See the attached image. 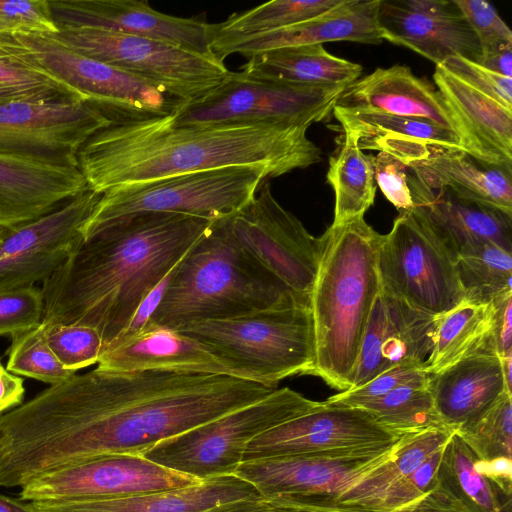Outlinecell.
<instances>
[{
	"mask_svg": "<svg viewBox=\"0 0 512 512\" xmlns=\"http://www.w3.org/2000/svg\"><path fill=\"white\" fill-rule=\"evenodd\" d=\"M275 389L213 374L96 367L0 416V487L85 459L141 455Z\"/></svg>",
	"mask_w": 512,
	"mask_h": 512,
	"instance_id": "obj_1",
	"label": "cell"
},
{
	"mask_svg": "<svg viewBox=\"0 0 512 512\" xmlns=\"http://www.w3.org/2000/svg\"><path fill=\"white\" fill-rule=\"evenodd\" d=\"M211 222L182 214L143 213L83 230L74 252L42 282L41 323L90 326L99 332L104 350L131 327Z\"/></svg>",
	"mask_w": 512,
	"mask_h": 512,
	"instance_id": "obj_2",
	"label": "cell"
},
{
	"mask_svg": "<svg viewBox=\"0 0 512 512\" xmlns=\"http://www.w3.org/2000/svg\"><path fill=\"white\" fill-rule=\"evenodd\" d=\"M308 128L269 123L174 127L164 115L111 118L78 151V168L88 189L99 194L224 167H261L275 178L321 161Z\"/></svg>",
	"mask_w": 512,
	"mask_h": 512,
	"instance_id": "obj_3",
	"label": "cell"
},
{
	"mask_svg": "<svg viewBox=\"0 0 512 512\" xmlns=\"http://www.w3.org/2000/svg\"><path fill=\"white\" fill-rule=\"evenodd\" d=\"M383 235L364 217L332 225L319 240L309 296L318 376L341 392L350 389L362 338L380 290L378 254Z\"/></svg>",
	"mask_w": 512,
	"mask_h": 512,
	"instance_id": "obj_4",
	"label": "cell"
},
{
	"mask_svg": "<svg viewBox=\"0 0 512 512\" xmlns=\"http://www.w3.org/2000/svg\"><path fill=\"white\" fill-rule=\"evenodd\" d=\"M293 298L309 300L252 261L215 220L161 285L148 320L176 329L245 315Z\"/></svg>",
	"mask_w": 512,
	"mask_h": 512,
	"instance_id": "obj_5",
	"label": "cell"
},
{
	"mask_svg": "<svg viewBox=\"0 0 512 512\" xmlns=\"http://www.w3.org/2000/svg\"><path fill=\"white\" fill-rule=\"evenodd\" d=\"M175 330L215 350L254 382L277 388L290 376L308 374L314 363L309 300L293 298L245 315L191 322Z\"/></svg>",
	"mask_w": 512,
	"mask_h": 512,
	"instance_id": "obj_6",
	"label": "cell"
},
{
	"mask_svg": "<svg viewBox=\"0 0 512 512\" xmlns=\"http://www.w3.org/2000/svg\"><path fill=\"white\" fill-rule=\"evenodd\" d=\"M270 173L261 167H224L124 184L104 191L83 230L100 229L143 213H174L215 221L256 195Z\"/></svg>",
	"mask_w": 512,
	"mask_h": 512,
	"instance_id": "obj_7",
	"label": "cell"
},
{
	"mask_svg": "<svg viewBox=\"0 0 512 512\" xmlns=\"http://www.w3.org/2000/svg\"><path fill=\"white\" fill-rule=\"evenodd\" d=\"M321 404L288 387L277 388L252 404L159 442L141 455L200 481L232 476L255 437Z\"/></svg>",
	"mask_w": 512,
	"mask_h": 512,
	"instance_id": "obj_8",
	"label": "cell"
},
{
	"mask_svg": "<svg viewBox=\"0 0 512 512\" xmlns=\"http://www.w3.org/2000/svg\"><path fill=\"white\" fill-rule=\"evenodd\" d=\"M347 85H303L229 72L199 99L181 103L164 115L174 127L238 123L310 127L327 118Z\"/></svg>",
	"mask_w": 512,
	"mask_h": 512,
	"instance_id": "obj_9",
	"label": "cell"
},
{
	"mask_svg": "<svg viewBox=\"0 0 512 512\" xmlns=\"http://www.w3.org/2000/svg\"><path fill=\"white\" fill-rule=\"evenodd\" d=\"M380 289L416 311L439 316L464 298L456 255L417 208L400 213L378 254Z\"/></svg>",
	"mask_w": 512,
	"mask_h": 512,
	"instance_id": "obj_10",
	"label": "cell"
},
{
	"mask_svg": "<svg viewBox=\"0 0 512 512\" xmlns=\"http://www.w3.org/2000/svg\"><path fill=\"white\" fill-rule=\"evenodd\" d=\"M60 42L136 76L184 103L201 98L229 74L224 61L165 42L90 27L60 28Z\"/></svg>",
	"mask_w": 512,
	"mask_h": 512,
	"instance_id": "obj_11",
	"label": "cell"
},
{
	"mask_svg": "<svg viewBox=\"0 0 512 512\" xmlns=\"http://www.w3.org/2000/svg\"><path fill=\"white\" fill-rule=\"evenodd\" d=\"M0 45L44 69L111 118L167 115L182 103L136 76L71 49L53 34L0 35Z\"/></svg>",
	"mask_w": 512,
	"mask_h": 512,
	"instance_id": "obj_12",
	"label": "cell"
},
{
	"mask_svg": "<svg viewBox=\"0 0 512 512\" xmlns=\"http://www.w3.org/2000/svg\"><path fill=\"white\" fill-rule=\"evenodd\" d=\"M236 213L218 219L231 241L294 293L309 298L319 261V240L271 193L269 179Z\"/></svg>",
	"mask_w": 512,
	"mask_h": 512,
	"instance_id": "obj_13",
	"label": "cell"
},
{
	"mask_svg": "<svg viewBox=\"0 0 512 512\" xmlns=\"http://www.w3.org/2000/svg\"><path fill=\"white\" fill-rule=\"evenodd\" d=\"M111 117L80 96L0 103V154L78 168L77 154Z\"/></svg>",
	"mask_w": 512,
	"mask_h": 512,
	"instance_id": "obj_14",
	"label": "cell"
},
{
	"mask_svg": "<svg viewBox=\"0 0 512 512\" xmlns=\"http://www.w3.org/2000/svg\"><path fill=\"white\" fill-rule=\"evenodd\" d=\"M200 482L143 455L109 454L40 475L20 488L18 499L24 502L116 499Z\"/></svg>",
	"mask_w": 512,
	"mask_h": 512,
	"instance_id": "obj_15",
	"label": "cell"
},
{
	"mask_svg": "<svg viewBox=\"0 0 512 512\" xmlns=\"http://www.w3.org/2000/svg\"><path fill=\"white\" fill-rule=\"evenodd\" d=\"M406 434L379 446L243 461L234 475L267 500L333 495L391 459Z\"/></svg>",
	"mask_w": 512,
	"mask_h": 512,
	"instance_id": "obj_16",
	"label": "cell"
},
{
	"mask_svg": "<svg viewBox=\"0 0 512 512\" xmlns=\"http://www.w3.org/2000/svg\"><path fill=\"white\" fill-rule=\"evenodd\" d=\"M101 194L87 190L55 210L6 228L0 240V291L49 278L74 252Z\"/></svg>",
	"mask_w": 512,
	"mask_h": 512,
	"instance_id": "obj_17",
	"label": "cell"
},
{
	"mask_svg": "<svg viewBox=\"0 0 512 512\" xmlns=\"http://www.w3.org/2000/svg\"><path fill=\"white\" fill-rule=\"evenodd\" d=\"M401 436L362 408L324 401L316 409L255 437L247 445L243 461L379 446Z\"/></svg>",
	"mask_w": 512,
	"mask_h": 512,
	"instance_id": "obj_18",
	"label": "cell"
},
{
	"mask_svg": "<svg viewBox=\"0 0 512 512\" xmlns=\"http://www.w3.org/2000/svg\"><path fill=\"white\" fill-rule=\"evenodd\" d=\"M377 23L383 40L441 65L451 57L476 62L477 37L454 0H380Z\"/></svg>",
	"mask_w": 512,
	"mask_h": 512,
	"instance_id": "obj_19",
	"label": "cell"
},
{
	"mask_svg": "<svg viewBox=\"0 0 512 512\" xmlns=\"http://www.w3.org/2000/svg\"><path fill=\"white\" fill-rule=\"evenodd\" d=\"M58 28L90 27L145 37L203 55L209 46V23L177 17L136 0H49ZM214 56V55H213Z\"/></svg>",
	"mask_w": 512,
	"mask_h": 512,
	"instance_id": "obj_20",
	"label": "cell"
},
{
	"mask_svg": "<svg viewBox=\"0 0 512 512\" xmlns=\"http://www.w3.org/2000/svg\"><path fill=\"white\" fill-rule=\"evenodd\" d=\"M97 364L98 368L115 371L213 374L253 381L248 373L206 344L148 319L109 344Z\"/></svg>",
	"mask_w": 512,
	"mask_h": 512,
	"instance_id": "obj_21",
	"label": "cell"
},
{
	"mask_svg": "<svg viewBox=\"0 0 512 512\" xmlns=\"http://www.w3.org/2000/svg\"><path fill=\"white\" fill-rule=\"evenodd\" d=\"M437 319L380 289L362 338L350 389L397 366H424Z\"/></svg>",
	"mask_w": 512,
	"mask_h": 512,
	"instance_id": "obj_22",
	"label": "cell"
},
{
	"mask_svg": "<svg viewBox=\"0 0 512 512\" xmlns=\"http://www.w3.org/2000/svg\"><path fill=\"white\" fill-rule=\"evenodd\" d=\"M27 503L33 512H248L267 500L251 484L232 475L116 499Z\"/></svg>",
	"mask_w": 512,
	"mask_h": 512,
	"instance_id": "obj_23",
	"label": "cell"
},
{
	"mask_svg": "<svg viewBox=\"0 0 512 512\" xmlns=\"http://www.w3.org/2000/svg\"><path fill=\"white\" fill-rule=\"evenodd\" d=\"M379 1L341 0L337 6L309 20L253 36L214 41L210 50L224 61L234 53L247 58L264 51L325 42L379 44L383 41L377 23Z\"/></svg>",
	"mask_w": 512,
	"mask_h": 512,
	"instance_id": "obj_24",
	"label": "cell"
},
{
	"mask_svg": "<svg viewBox=\"0 0 512 512\" xmlns=\"http://www.w3.org/2000/svg\"><path fill=\"white\" fill-rule=\"evenodd\" d=\"M462 150L489 165L512 168V110L437 65L433 74Z\"/></svg>",
	"mask_w": 512,
	"mask_h": 512,
	"instance_id": "obj_25",
	"label": "cell"
},
{
	"mask_svg": "<svg viewBox=\"0 0 512 512\" xmlns=\"http://www.w3.org/2000/svg\"><path fill=\"white\" fill-rule=\"evenodd\" d=\"M414 207L430 221L458 255L487 244L512 252V216L458 198L447 189H434L407 169Z\"/></svg>",
	"mask_w": 512,
	"mask_h": 512,
	"instance_id": "obj_26",
	"label": "cell"
},
{
	"mask_svg": "<svg viewBox=\"0 0 512 512\" xmlns=\"http://www.w3.org/2000/svg\"><path fill=\"white\" fill-rule=\"evenodd\" d=\"M89 190L76 167L0 154V226L37 219Z\"/></svg>",
	"mask_w": 512,
	"mask_h": 512,
	"instance_id": "obj_27",
	"label": "cell"
},
{
	"mask_svg": "<svg viewBox=\"0 0 512 512\" xmlns=\"http://www.w3.org/2000/svg\"><path fill=\"white\" fill-rule=\"evenodd\" d=\"M332 113L343 132L355 137L360 150L385 152L407 168L425 159L433 147L462 150L454 131L427 119L337 105Z\"/></svg>",
	"mask_w": 512,
	"mask_h": 512,
	"instance_id": "obj_28",
	"label": "cell"
},
{
	"mask_svg": "<svg viewBox=\"0 0 512 512\" xmlns=\"http://www.w3.org/2000/svg\"><path fill=\"white\" fill-rule=\"evenodd\" d=\"M429 390L444 426L456 431L488 410L508 387L501 357L483 351L430 374Z\"/></svg>",
	"mask_w": 512,
	"mask_h": 512,
	"instance_id": "obj_29",
	"label": "cell"
},
{
	"mask_svg": "<svg viewBox=\"0 0 512 512\" xmlns=\"http://www.w3.org/2000/svg\"><path fill=\"white\" fill-rule=\"evenodd\" d=\"M336 105L427 119L457 134L436 87L403 65L377 68L365 77L358 78L345 87Z\"/></svg>",
	"mask_w": 512,
	"mask_h": 512,
	"instance_id": "obj_30",
	"label": "cell"
},
{
	"mask_svg": "<svg viewBox=\"0 0 512 512\" xmlns=\"http://www.w3.org/2000/svg\"><path fill=\"white\" fill-rule=\"evenodd\" d=\"M427 186L512 216V168L482 163L459 149H430L408 168Z\"/></svg>",
	"mask_w": 512,
	"mask_h": 512,
	"instance_id": "obj_31",
	"label": "cell"
},
{
	"mask_svg": "<svg viewBox=\"0 0 512 512\" xmlns=\"http://www.w3.org/2000/svg\"><path fill=\"white\" fill-rule=\"evenodd\" d=\"M245 76L303 85H349L360 78V64L329 53L322 44L253 54L240 67Z\"/></svg>",
	"mask_w": 512,
	"mask_h": 512,
	"instance_id": "obj_32",
	"label": "cell"
},
{
	"mask_svg": "<svg viewBox=\"0 0 512 512\" xmlns=\"http://www.w3.org/2000/svg\"><path fill=\"white\" fill-rule=\"evenodd\" d=\"M494 302L463 298L438 316L432 348L424 363L428 374H436L458 361L483 351H495Z\"/></svg>",
	"mask_w": 512,
	"mask_h": 512,
	"instance_id": "obj_33",
	"label": "cell"
},
{
	"mask_svg": "<svg viewBox=\"0 0 512 512\" xmlns=\"http://www.w3.org/2000/svg\"><path fill=\"white\" fill-rule=\"evenodd\" d=\"M478 457L454 431L442 452L438 484L466 512H512V495L475 468Z\"/></svg>",
	"mask_w": 512,
	"mask_h": 512,
	"instance_id": "obj_34",
	"label": "cell"
},
{
	"mask_svg": "<svg viewBox=\"0 0 512 512\" xmlns=\"http://www.w3.org/2000/svg\"><path fill=\"white\" fill-rule=\"evenodd\" d=\"M372 158L360 150L351 133L344 132L342 143L329 158L326 174L334 192L332 225L364 217L373 205L376 182Z\"/></svg>",
	"mask_w": 512,
	"mask_h": 512,
	"instance_id": "obj_35",
	"label": "cell"
},
{
	"mask_svg": "<svg viewBox=\"0 0 512 512\" xmlns=\"http://www.w3.org/2000/svg\"><path fill=\"white\" fill-rule=\"evenodd\" d=\"M341 0H275L246 11L235 12L220 23H209L211 42L253 36L314 18Z\"/></svg>",
	"mask_w": 512,
	"mask_h": 512,
	"instance_id": "obj_36",
	"label": "cell"
},
{
	"mask_svg": "<svg viewBox=\"0 0 512 512\" xmlns=\"http://www.w3.org/2000/svg\"><path fill=\"white\" fill-rule=\"evenodd\" d=\"M356 407L366 410L382 426L400 435L429 428H447L435 412L429 381L397 387Z\"/></svg>",
	"mask_w": 512,
	"mask_h": 512,
	"instance_id": "obj_37",
	"label": "cell"
},
{
	"mask_svg": "<svg viewBox=\"0 0 512 512\" xmlns=\"http://www.w3.org/2000/svg\"><path fill=\"white\" fill-rule=\"evenodd\" d=\"M487 244L456 257V270L464 298L493 302L512 292V256Z\"/></svg>",
	"mask_w": 512,
	"mask_h": 512,
	"instance_id": "obj_38",
	"label": "cell"
},
{
	"mask_svg": "<svg viewBox=\"0 0 512 512\" xmlns=\"http://www.w3.org/2000/svg\"><path fill=\"white\" fill-rule=\"evenodd\" d=\"M455 432L479 459L512 458V392Z\"/></svg>",
	"mask_w": 512,
	"mask_h": 512,
	"instance_id": "obj_39",
	"label": "cell"
},
{
	"mask_svg": "<svg viewBox=\"0 0 512 512\" xmlns=\"http://www.w3.org/2000/svg\"><path fill=\"white\" fill-rule=\"evenodd\" d=\"M6 368L49 385L60 384L76 372L67 370L48 346L41 324L11 336Z\"/></svg>",
	"mask_w": 512,
	"mask_h": 512,
	"instance_id": "obj_40",
	"label": "cell"
},
{
	"mask_svg": "<svg viewBox=\"0 0 512 512\" xmlns=\"http://www.w3.org/2000/svg\"><path fill=\"white\" fill-rule=\"evenodd\" d=\"M44 338L59 362L71 371L97 364L103 341L99 332L85 325L41 323Z\"/></svg>",
	"mask_w": 512,
	"mask_h": 512,
	"instance_id": "obj_41",
	"label": "cell"
},
{
	"mask_svg": "<svg viewBox=\"0 0 512 512\" xmlns=\"http://www.w3.org/2000/svg\"><path fill=\"white\" fill-rule=\"evenodd\" d=\"M0 87L22 92L35 100L80 96L44 69L23 60L1 45Z\"/></svg>",
	"mask_w": 512,
	"mask_h": 512,
	"instance_id": "obj_42",
	"label": "cell"
},
{
	"mask_svg": "<svg viewBox=\"0 0 512 512\" xmlns=\"http://www.w3.org/2000/svg\"><path fill=\"white\" fill-rule=\"evenodd\" d=\"M444 446L414 471L392 483L372 508L353 512H391L420 502L438 486L437 472Z\"/></svg>",
	"mask_w": 512,
	"mask_h": 512,
	"instance_id": "obj_43",
	"label": "cell"
},
{
	"mask_svg": "<svg viewBox=\"0 0 512 512\" xmlns=\"http://www.w3.org/2000/svg\"><path fill=\"white\" fill-rule=\"evenodd\" d=\"M43 310V292L35 285L0 291V336L40 325Z\"/></svg>",
	"mask_w": 512,
	"mask_h": 512,
	"instance_id": "obj_44",
	"label": "cell"
},
{
	"mask_svg": "<svg viewBox=\"0 0 512 512\" xmlns=\"http://www.w3.org/2000/svg\"><path fill=\"white\" fill-rule=\"evenodd\" d=\"M58 32L49 0H0V35Z\"/></svg>",
	"mask_w": 512,
	"mask_h": 512,
	"instance_id": "obj_45",
	"label": "cell"
},
{
	"mask_svg": "<svg viewBox=\"0 0 512 512\" xmlns=\"http://www.w3.org/2000/svg\"><path fill=\"white\" fill-rule=\"evenodd\" d=\"M429 378L430 374L425 371L424 366H397L359 387L335 394L325 402L332 405L356 407L365 401L382 397L397 387L406 384L427 383Z\"/></svg>",
	"mask_w": 512,
	"mask_h": 512,
	"instance_id": "obj_46",
	"label": "cell"
},
{
	"mask_svg": "<svg viewBox=\"0 0 512 512\" xmlns=\"http://www.w3.org/2000/svg\"><path fill=\"white\" fill-rule=\"evenodd\" d=\"M475 33L481 54L512 47V32L497 10L483 0H454Z\"/></svg>",
	"mask_w": 512,
	"mask_h": 512,
	"instance_id": "obj_47",
	"label": "cell"
},
{
	"mask_svg": "<svg viewBox=\"0 0 512 512\" xmlns=\"http://www.w3.org/2000/svg\"><path fill=\"white\" fill-rule=\"evenodd\" d=\"M441 66L476 91L512 110V78L459 56L447 59Z\"/></svg>",
	"mask_w": 512,
	"mask_h": 512,
	"instance_id": "obj_48",
	"label": "cell"
},
{
	"mask_svg": "<svg viewBox=\"0 0 512 512\" xmlns=\"http://www.w3.org/2000/svg\"><path fill=\"white\" fill-rule=\"evenodd\" d=\"M372 160L375 182L387 200L400 213L411 211L414 204L407 182V167L385 152H378Z\"/></svg>",
	"mask_w": 512,
	"mask_h": 512,
	"instance_id": "obj_49",
	"label": "cell"
},
{
	"mask_svg": "<svg viewBox=\"0 0 512 512\" xmlns=\"http://www.w3.org/2000/svg\"><path fill=\"white\" fill-rule=\"evenodd\" d=\"M493 302L496 308L493 339L496 352L502 357L512 351V292Z\"/></svg>",
	"mask_w": 512,
	"mask_h": 512,
	"instance_id": "obj_50",
	"label": "cell"
},
{
	"mask_svg": "<svg viewBox=\"0 0 512 512\" xmlns=\"http://www.w3.org/2000/svg\"><path fill=\"white\" fill-rule=\"evenodd\" d=\"M475 468L502 492L512 495V458L499 457L490 460L478 458Z\"/></svg>",
	"mask_w": 512,
	"mask_h": 512,
	"instance_id": "obj_51",
	"label": "cell"
},
{
	"mask_svg": "<svg viewBox=\"0 0 512 512\" xmlns=\"http://www.w3.org/2000/svg\"><path fill=\"white\" fill-rule=\"evenodd\" d=\"M25 395L24 381L9 372L0 360V416L23 403Z\"/></svg>",
	"mask_w": 512,
	"mask_h": 512,
	"instance_id": "obj_52",
	"label": "cell"
},
{
	"mask_svg": "<svg viewBox=\"0 0 512 512\" xmlns=\"http://www.w3.org/2000/svg\"><path fill=\"white\" fill-rule=\"evenodd\" d=\"M476 62L493 72L512 78V47L481 54Z\"/></svg>",
	"mask_w": 512,
	"mask_h": 512,
	"instance_id": "obj_53",
	"label": "cell"
},
{
	"mask_svg": "<svg viewBox=\"0 0 512 512\" xmlns=\"http://www.w3.org/2000/svg\"><path fill=\"white\" fill-rule=\"evenodd\" d=\"M248 512H341V511L294 507V506L278 504L273 501L267 500V503L264 506L259 507L254 510H251V511H248Z\"/></svg>",
	"mask_w": 512,
	"mask_h": 512,
	"instance_id": "obj_54",
	"label": "cell"
},
{
	"mask_svg": "<svg viewBox=\"0 0 512 512\" xmlns=\"http://www.w3.org/2000/svg\"><path fill=\"white\" fill-rule=\"evenodd\" d=\"M0 512H33L27 502L0 494Z\"/></svg>",
	"mask_w": 512,
	"mask_h": 512,
	"instance_id": "obj_55",
	"label": "cell"
},
{
	"mask_svg": "<svg viewBox=\"0 0 512 512\" xmlns=\"http://www.w3.org/2000/svg\"><path fill=\"white\" fill-rule=\"evenodd\" d=\"M14 100H35L30 96L5 87H0V103H5Z\"/></svg>",
	"mask_w": 512,
	"mask_h": 512,
	"instance_id": "obj_56",
	"label": "cell"
},
{
	"mask_svg": "<svg viewBox=\"0 0 512 512\" xmlns=\"http://www.w3.org/2000/svg\"><path fill=\"white\" fill-rule=\"evenodd\" d=\"M5 231H6V228H5V227H1V226H0V240H1V238L3 237V235H4Z\"/></svg>",
	"mask_w": 512,
	"mask_h": 512,
	"instance_id": "obj_57",
	"label": "cell"
}]
</instances>
